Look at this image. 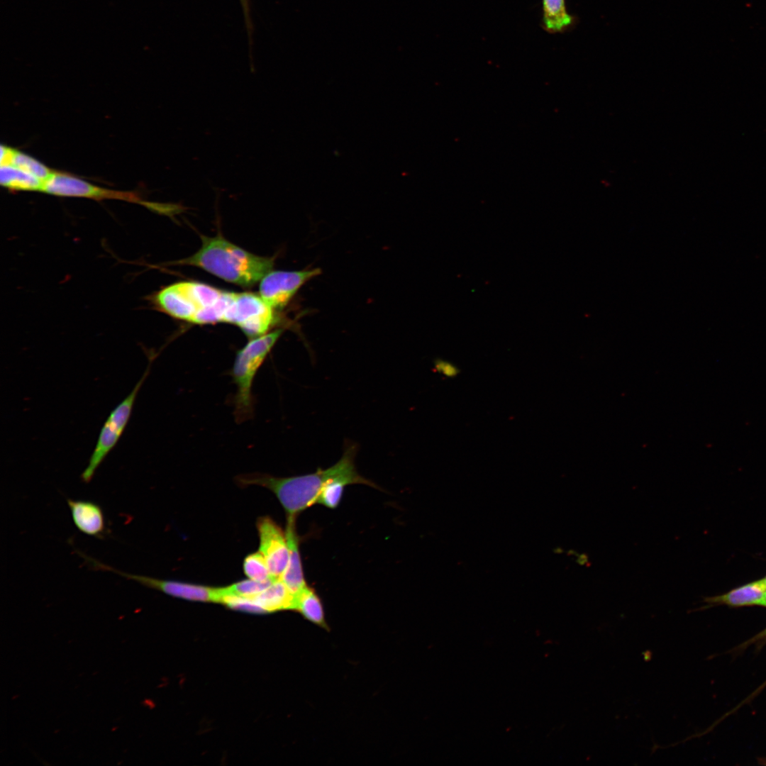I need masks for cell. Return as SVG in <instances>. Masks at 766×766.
<instances>
[{"instance_id": "1", "label": "cell", "mask_w": 766, "mask_h": 766, "mask_svg": "<svg viewBox=\"0 0 766 766\" xmlns=\"http://www.w3.org/2000/svg\"><path fill=\"white\" fill-rule=\"evenodd\" d=\"M239 292L192 281L172 284L156 292L153 305L170 316L188 323L235 325Z\"/></svg>"}, {"instance_id": "2", "label": "cell", "mask_w": 766, "mask_h": 766, "mask_svg": "<svg viewBox=\"0 0 766 766\" xmlns=\"http://www.w3.org/2000/svg\"><path fill=\"white\" fill-rule=\"evenodd\" d=\"M357 448L348 446L340 460L326 470L318 468L315 472L304 475L277 477L267 474L252 473L237 477L241 487L259 485L272 491L284 508L287 520H296L297 516L316 503L324 485L332 478L357 472L354 458Z\"/></svg>"}, {"instance_id": "3", "label": "cell", "mask_w": 766, "mask_h": 766, "mask_svg": "<svg viewBox=\"0 0 766 766\" xmlns=\"http://www.w3.org/2000/svg\"><path fill=\"white\" fill-rule=\"evenodd\" d=\"M201 246L194 255L176 262L191 265L243 287H251L270 272L274 259L240 248L223 236H201Z\"/></svg>"}, {"instance_id": "4", "label": "cell", "mask_w": 766, "mask_h": 766, "mask_svg": "<svg viewBox=\"0 0 766 766\" xmlns=\"http://www.w3.org/2000/svg\"><path fill=\"white\" fill-rule=\"evenodd\" d=\"M282 333L283 329L279 328L251 338L236 353L232 375L237 387L233 402L234 415L238 423L250 419L253 414L252 382Z\"/></svg>"}, {"instance_id": "5", "label": "cell", "mask_w": 766, "mask_h": 766, "mask_svg": "<svg viewBox=\"0 0 766 766\" xmlns=\"http://www.w3.org/2000/svg\"><path fill=\"white\" fill-rule=\"evenodd\" d=\"M150 365L151 360L132 391L114 408L104 423L87 466L81 474L83 482L91 481L100 465L117 444L129 421L139 390L149 374Z\"/></svg>"}, {"instance_id": "6", "label": "cell", "mask_w": 766, "mask_h": 766, "mask_svg": "<svg viewBox=\"0 0 766 766\" xmlns=\"http://www.w3.org/2000/svg\"><path fill=\"white\" fill-rule=\"evenodd\" d=\"M81 556L95 570L109 571L118 574L128 579L135 581L148 588L160 591L166 594L190 601L221 602V587H212L183 582L158 579L148 576L134 574L118 570L109 565L85 555Z\"/></svg>"}, {"instance_id": "7", "label": "cell", "mask_w": 766, "mask_h": 766, "mask_svg": "<svg viewBox=\"0 0 766 766\" xmlns=\"http://www.w3.org/2000/svg\"><path fill=\"white\" fill-rule=\"evenodd\" d=\"M42 192L57 196L84 197L96 200L116 199L141 204L149 208L135 192L109 189L94 185L68 173L54 171L45 182Z\"/></svg>"}, {"instance_id": "8", "label": "cell", "mask_w": 766, "mask_h": 766, "mask_svg": "<svg viewBox=\"0 0 766 766\" xmlns=\"http://www.w3.org/2000/svg\"><path fill=\"white\" fill-rule=\"evenodd\" d=\"M321 273L318 268L270 271L260 281L259 294L274 310L283 309L305 282Z\"/></svg>"}, {"instance_id": "9", "label": "cell", "mask_w": 766, "mask_h": 766, "mask_svg": "<svg viewBox=\"0 0 766 766\" xmlns=\"http://www.w3.org/2000/svg\"><path fill=\"white\" fill-rule=\"evenodd\" d=\"M256 526L260 538L259 551L265 557L272 579H279L290 557L286 532L269 516L260 517Z\"/></svg>"}, {"instance_id": "10", "label": "cell", "mask_w": 766, "mask_h": 766, "mask_svg": "<svg viewBox=\"0 0 766 766\" xmlns=\"http://www.w3.org/2000/svg\"><path fill=\"white\" fill-rule=\"evenodd\" d=\"M72 521L82 533L97 538L106 534L104 514L101 506L88 500H67Z\"/></svg>"}, {"instance_id": "11", "label": "cell", "mask_w": 766, "mask_h": 766, "mask_svg": "<svg viewBox=\"0 0 766 766\" xmlns=\"http://www.w3.org/2000/svg\"><path fill=\"white\" fill-rule=\"evenodd\" d=\"M296 521L287 520L286 535L290 548V557L286 570L281 577L288 589L297 596L308 586L304 576L299 552V540L296 532Z\"/></svg>"}, {"instance_id": "12", "label": "cell", "mask_w": 766, "mask_h": 766, "mask_svg": "<svg viewBox=\"0 0 766 766\" xmlns=\"http://www.w3.org/2000/svg\"><path fill=\"white\" fill-rule=\"evenodd\" d=\"M266 613L281 610H296V596L281 579L274 580L260 593L250 596Z\"/></svg>"}, {"instance_id": "13", "label": "cell", "mask_w": 766, "mask_h": 766, "mask_svg": "<svg viewBox=\"0 0 766 766\" xmlns=\"http://www.w3.org/2000/svg\"><path fill=\"white\" fill-rule=\"evenodd\" d=\"M766 592V586L762 579L746 584L730 592L706 599L711 604H726L739 607L760 605Z\"/></svg>"}, {"instance_id": "14", "label": "cell", "mask_w": 766, "mask_h": 766, "mask_svg": "<svg viewBox=\"0 0 766 766\" xmlns=\"http://www.w3.org/2000/svg\"><path fill=\"white\" fill-rule=\"evenodd\" d=\"M575 23L567 10L565 0H542L543 28L550 33H563Z\"/></svg>"}, {"instance_id": "15", "label": "cell", "mask_w": 766, "mask_h": 766, "mask_svg": "<svg viewBox=\"0 0 766 766\" xmlns=\"http://www.w3.org/2000/svg\"><path fill=\"white\" fill-rule=\"evenodd\" d=\"M1 166L12 165L33 175L45 183L53 173L34 157L6 145L1 146Z\"/></svg>"}, {"instance_id": "16", "label": "cell", "mask_w": 766, "mask_h": 766, "mask_svg": "<svg viewBox=\"0 0 766 766\" xmlns=\"http://www.w3.org/2000/svg\"><path fill=\"white\" fill-rule=\"evenodd\" d=\"M0 182L5 188L16 191L42 192L44 185L37 177L12 165L1 166Z\"/></svg>"}, {"instance_id": "17", "label": "cell", "mask_w": 766, "mask_h": 766, "mask_svg": "<svg viewBox=\"0 0 766 766\" xmlns=\"http://www.w3.org/2000/svg\"><path fill=\"white\" fill-rule=\"evenodd\" d=\"M296 611L313 624L328 629L321 600L309 586L297 596Z\"/></svg>"}, {"instance_id": "18", "label": "cell", "mask_w": 766, "mask_h": 766, "mask_svg": "<svg viewBox=\"0 0 766 766\" xmlns=\"http://www.w3.org/2000/svg\"><path fill=\"white\" fill-rule=\"evenodd\" d=\"M274 581L272 579L257 581L251 579L242 580L229 586L221 587L222 596L224 595H234L250 597L265 590Z\"/></svg>"}, {"instance_id": "19", "label": "cell", "mask_w": 766, "mask_h": 766, "mask_svg": "<svg viewBox=\"0 0 766 766\" xmlns=\"http://www.w3.org/2000/svg\"><path fill=\"white\" fill-rule=\"evenodd\" d=\"M243 570L245 575L251 579L275 580L271 577L265 557L260 551L250 554L245 558Z\"/></svg>"}, {"instance_id": "20", "label": "cell", "mask_w": 766, "mask_h": 766, "mask_svg": "<svg viewBox=\"0 0 766 766\" xmlns=\"http://www.w3.org/2000/svg\"><path fill=\"white\" fill-rule=\"evenodd\" d=\"M245 19V24L246 30L248 35L249 44L252 46V23L250 15V0H240Z\"/></svg>"}, {"instance_id": "21", "label": "cell", "mask_w": 766, "mask_h": 766, "mask_svg": "<svg viewBox=\"0 0 766 766\" xmlns=\"http://www.w3.org/2000/svg\"><path fill=\"white\" fill-rule=\"evenodd\" d=\"M435 367L438 372L448 377H454L458 373V370L455 365L444 360H437Z\"/></svg>"}, {"instance_id": "22", "label": "cell", "mask_w": 766, "mask_h": 766, "mask_svg": "<svg viewBox=\"0 0 766 766\" xmlns=\"http://www.w3.org/2000/svg\"><path fill=\"white\" fill-rule=\"evenodd\" d=\"M760 606H766V592H765V595H764V597H763V599H762V602H761V604H760Z\"/></svg>"}, {"instance_id": "23", "label": "cell", "mask_w": 766, "mask_h": 766, "mask_svg": "<svg viewBox=\"0 0 766 766\" xmlns=\"http://www.w3.org/2000/svg\"><path fill=\"white\" fill-rule=\"evenodd\" d=\"M761 637H766V629L761 633Z\"/></svg>"}, {"instance_id": "24", "label": "cell", "mask_w": 766, "mask_h": 766, "mask_svg": "<svg viewBox=\"0 0 766 766\" xmlns=\"http://www.w3.org/2000/svg\"><path fill=\"white\" fill-rule=\"evenodd\" d=\"M762 582H764V584H765V586H766V577H764L763 579H762Z\"/></svg>"}]
</instances>
